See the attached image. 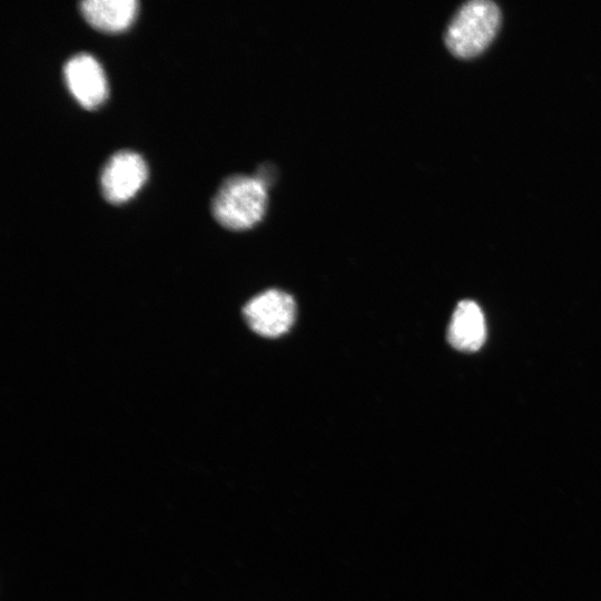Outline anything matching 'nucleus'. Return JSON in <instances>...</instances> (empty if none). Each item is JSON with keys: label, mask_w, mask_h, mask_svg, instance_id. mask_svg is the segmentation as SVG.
Masks as SVG:
<instances>
[{"label": "nucleus", "mask_w": 601, "mask_h": 601, "mask_svg": "<svg viewBox=\"0 0 601 601\" xmlns=\"http://www.w3.org/2000/svg\"><path fill=\"white\" fill-rule=\"evenodd\" d=\"M501 9L492 0H467L462 3L444 31L447 49L461 58L482 52L501 23Z\"/></svg>", "instance_id": "1"}, {"label": "nucleus", "mask_w": 601, "mask_h": 601, "mask_svg": "<svg viewBox=\"0 0 601 601\" xmlns=\"http://www.w3.org/2000/svg\"><path fill=\"white\" fill-rule=\"evenodd\" d=\"M266 205V186L255 175L236 174L219 186L213 198L211 211L221 226L242 230L262 219Z\"/></svg>", "instance_id": "2"}, {"label": "nucleus", "mask_w": 601, "mask_h": 601, "mask_svg": "<svg viewBox=\"0 0 601 601\" xmlns=\"http://www.w3.org/2000/svg\"><path fill=\"white\" fill-rule=\"evenodd\" d=\"M248 326L264 337H278L294 324V298L282 290L268 289L253 297L243 308Z\"/></svg>", "instance_id": "3"}, {"label": "nucleus", "mask_w": 601, "mask_h": 601, "mask_svg": "<svg viewBox=\"0 0 601 601\" xmlns=\"http://www.w3.org/2000/svg\"><path fill=\"white\" fill-rule=\"evenodd\" d=\"M147 178L144 159L130 150L114 154L104 166L100 186L104 197L111 204L130 199Z\"/></svg>", "instance_id": "4"}, {"label": "nucleus", "mask_w": 601, "mask_h": 601, "mask_svg": "<svg viewBox=\"0 0 601 601\" xmlns=\"http://www.w3.org/2000/svg\"><path fill=\"white\" fill-rule=\"evenodd\" d=\"M66 85L76 100L85 108L99 106L107 96V82L97 60L78 53L63 66Z\"/></svg>", "instance_id": "5"}, {"label": "nucleus", "mask_w": 601, "mask_h": 601, "mask_svg": "<svg viewBox=\"0 0 601 601\" xmlns=\"http://www.w3.org/2000/svg\"><path fill=\"white\" fill-rule=\"evenodd\" d=\"M486 337L485 318L473 300H462L455 307L447 328V341L461 352H475Z\"/></svg>", "instance_id": "6"}, {"label": "nucleus", "mask_w": 601, "mask_h": 601, "mask_svg": "<svg viewBox=\"0 0 601 601\" xmlns=\"http://www.w3.org/2000/svg\"><path fill=\"white\" fill-rule=\"evenodd\" d=\"M137 6L135 0H86L80 3V11L92 27L115 32L132 22Z\"/></svg>", "instance_id": "7"}, {"label": "nucleus", "mask_w": 601, "mask_h": 601, "mask_svg": "<svg viewBox=\"0 0 601 601\" xmlns=\"http://www.w3.org/2000/svg\"><path fill=\"white\" fill-rule=\"evenodd\" d=\"M275 166L269 162L263 164L257 174L255 175L265 186L269 184L270 180L275 178Z\"/></svg>", "instance_id": "8"}]
</instances>
